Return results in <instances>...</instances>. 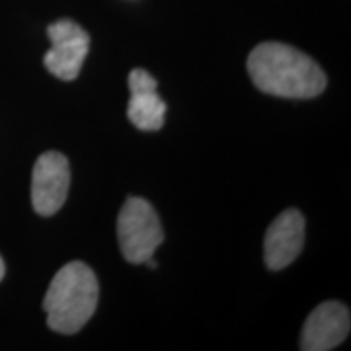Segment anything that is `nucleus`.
I'll list each match as a JSON object with an SVG mask.
<instances>
[{
	"label": "nucleus",
	"instance_id": "obj_3",
	"mask_svg": "<svg viewBox=\"0 0 351 351\" xmlns=\"http://www.w3.org/2000/svg\"><path fill=\"white\" fill-rule=\"evenodd\" d=\"M122 256L130 263H145L163 243V228L150 202L129 197L117 218Z\"/></svg>",
	"mask_w": 351,
	"mask_h": 351
},
{
	"label": "nucleus",
	"instance_id": "obj_7",
	"mask_svg": "<svg viewBox=\"0 0 351 351\" xmlns=\"http://www.w3.org/2000/svg\"><path fill=\"white\" fill-rule=\"evenodd\" d=\"M304 245V218L296 208L285 210L265 232L263 258L270 270H282L300 256Z\"/></svg>",
	"mask_w": 351,
	"mask_h": 351
},
{
	"label": "nucleus",
	"instance_id": "obj_9",
	"mask_svg": "<svg viewBox=\"0 0 351 351\" xmlns=\"http://www.w3.org/2000/svg\"><path fill=\"white\" fill-rule=\"evenodd\" d=\"M3 275H5V263H3L2 257H0V280L3 278Z\"/></svg>",
	"mask_w": 351,
	"mask_h": 351
},
{
	"label": "nucleus",
	"instance_id": "obj_5",
	"mask_svg": "<svg viewBox=\"0 0 351 351\" xmlns=\"http://www.w3.org/2000/svg\"><path fill=\"white\" fill-rule=\"evenodd\" d=\"M70 187L69 161L62 153L46 152L38 158L32 179V202L36 213L51 217L62 208Z\"/></svg>",
	"mask_w": 351,
	"mask_h": 351
},
{
	"label": "nucleus",
	"instance_id": "obj_8",
	"mask_svg": "<svg viewBox=\"0 0 351 351\" xmlns=\"http://www.w3.org/2000/svg\"><path fill=\"white\" fill-rule=\"evenodd\" d=\"M158 83L147 70L135 69L129 75L130 99L127 116L140 130L153 132L165 124L166 104L158 95Z\"/></svg>",
	"mask_w": 351,
	"mask_h": 351
},
{
	"label": "nucleus",
	"instance_id": "obj_6",
	"mask_svg": "<svg viewBox=\"0 0 351 351\" xmlns=\"http://www.w3.org/2000/svg\"><path fill=\"white\" fill-rule=\"evenodd\" d=\"M350 311L339 301H327L315 307L301 333V350L328 351L337 348L350 332Z\"/></svg>",
	"mask_w": 351,
	"mask_h": 351
},
{
	"label": "nucleus",
	"instance_id": "obj_1",
	"mask_svg": "<svg viewBox=\"0 0 351 351\" xmlns=\"http://www.w3.org/2000/svg\"><path fill=\"white\" fill-rule=\"evenodd\" d=\"M247 70L258 90L280 98H314L327 86L322 69L304 52L283 43L258 44L249 54Z\"/></svg>",
	"mask_w": 351,
	"mask_h": 351
},
{
	"label": "nucleus",
	"instance_id": "obj_2",
	"mask_svg": "<svg viewBox=\"0 0 351 351\" xmlns=\"http://www.w3.org/2000/svg\"><path fill=\"white\" fill-rule=\"evenodd\" d=\"M99 285L95 271L83 262H70L57 271L44 296L47 326L54 332L72 335L80 332L95 314Z\"/></svg>",
	"mask_w": 351,
	"mask_h": 351
},
{
	"label": "nucleus",
	"instance_id": "obj_4",
	"mask_svg": "<svg viewBox=\"0 0 351 351\" xmlns=\"http://www.w3.org/2000/svg\"><path fill=\"white\" fill-rule=\"evenodd\" d=\"M51 49L44 56V65L60 80H75L90 47V36L72 20H59L47 28Z\"/></svg>",
	"mask_w": 351,
	"mask_h": 351
}]
</instances>
